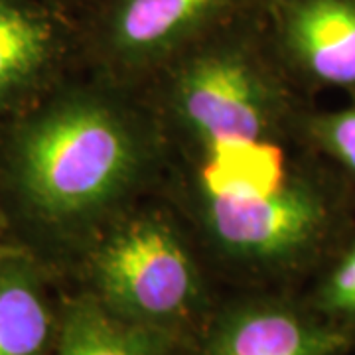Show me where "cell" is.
I'll return each mask as SVG.
<instances>
[{"instance_id":"13","label":"cell","mask_w":355,"mask_h":355,"mask_svg":"<svg viewBox=\"0 0 355 355\" xmlns=\"http://www.w3.org/2000/svg\"><path fill=\"white\" fill-rule=\"evenodd\" d=\"M12 257H16V253H14L12 249L4 243V239H2V233H0V263L8 261V259H12Z\"/></svg>"},{"instance_id":"9","label":"cell","mask_w":355,"mask_h":355,"mask_svg":"<svg viewBox=\"0 0 355 355\" xmlns=\"http://www.w3.org/2000/svg\"><path fill=\"white\" fill-rule=\"evenodd\" d=\"M51 314L36 272L16 257L0 263V355H44Z\"/></svg>"},{"instance_id":"8","label":"cell","mask_w":355,"mask_h":355,"mask_svg":"<svg viewBox=\"0 0 355 355\" xmlns=\"http://www.w3.org/2000/svg\"><path fill=\"white\" fill-rule=\"evenodd\" d=\"M170 345L153 324L121 316L95 298L67 308L53 355H168Z\"/></svg>"},{"instance_id":"4","label":"cell","mask_w":355,"mask_h":355,"mask_svg":"<svg viewBox=\"0 0 355 355\" xmlns=\"http://www.w3.org/2000/svg\"><path fill=\"white\" fill-rule=\"evenodd\" d=\"M205 217L231 253L280 259L314 239L326 209L314 190L288 178L268 190L205 196Z\"/></svg>"},{"instance_id":"7","label":"cell","mask_w":355,"mask_h":355,"mask_svg":"<svg viewBox=\"0 0 355 355\" xmlns=\"http://www.w3.org/2000/svg\"><path fill=\"white\" fill-rule=\"evenodd\" d=\"M349 336L282 306H247L223 320L209 355H336Z\"/></svg>"},{"instance_id":"1","label":"cell","mask_w":355,"mask_h":355,"mask_svg":"<svg viewBox=\"0 0 355 355\" xmlns=\"http://www.w3.org/2000/svg\"><path fill=\"white\" fill-rule=\"evenodd\" d=\"M140 146L125 116L93 99L53 107L26 128L16 172L42 216L76 219L111 203L137 174Z\"/></svg>"},{"instance_id":"5","label":"cell","mask_w":355,"mask_h":355,"mask_svg":"<svg viewBox=\"0 0 355 355\" xmlns=\"http://www.w3.org/2000/svg\"><path fill=\"white\" fill-rule=\"evenodd\" d=\"M239 0H113L107 48L130 64L164 58L217 22Z\"/></svg>"},{"instance_id":"11","label":"cell","mask_w":355,"mask_h":355,"mask_svg":"<svg viewBox=\"0 0 355 355\" xmlns=\"http://www.w3.org/2000/svg\"><path fill=\"white\" fill-rule=\"evenodd\" d=\"M312 132L326 153L355 172V105L338 113L318 116Z\"/></svg>"},{"instance_id":"10","label":"cell","mask_w":355,"mask_h":355,"mask_svg":"<svg viewBox=\"0 0 355 355\" xmlns=\"http://www.w3.org/2000/svg\"><path fill=\"white\" fill-rule=\"evenodd\" d=\"M55 30L46 14L0 0V99L26 85L51 58Z\"/></svg>"},{"instance_id":"12","label":"cell","mask_w":355,"mask_h":355,"mask_svg":"<svg viewBox=\"0 0 355 355\" xmlns=\"http://www.w3.org/2000/svg\"><path fill=\"white\" fill-rule=\"evenodd\" d=\"M320 300L330 312L355 314V249L331 272Z\"/></svg>"},{"instance_id":"3","label":"cell","mask_w":355,"mask_h":355,"mask_svg":"<svg viewBox=\"0 0 355 355\" xmlns=\"http://www.w3.org/2000/svg\"><path fill=\"white\" fill-rule=\"evenodd\" d=\"M174 101L203 148L266 139L275 109L263 71L233 46L191 58L176 79Z\"/></svg>"},{"instance_id":"6","label":"cell","mask_w":355,"mask_h":355,"mask_svg":"<svg viewBox=\"0 0 355 355\" xmlns=\"http://www.w3.org/2000/svg\"><path fill=\"white\" fill-rule=\"evenodd\" d=\"M282 36L308 73L331 85H354L355 0H286Z\"/></svg>"},{"instance_id":"2","label":"cell","mask_w":355,"mask_h":355,"mask_svg":"<svg viewBox=\"0 0 355 355\" xmlns=\"http://www.w3.org/2000/svg\"><path fill=\"white\" fill-rule=\"evenodd\" d=\"M93 268L103 304L153 326L184 314L198 294L190 253L156 219H137L116 229L99 247Z\"/></svg>"}]
</instances>
